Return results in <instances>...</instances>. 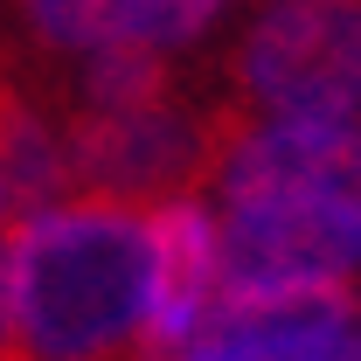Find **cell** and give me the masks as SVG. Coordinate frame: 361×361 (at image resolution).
<instances>
[{"instance_id":"6da1fadb","label":"cell","mask_w":361,"mask_h":361,"mask_svg":"<svg viewBox=\"0 0 361 361\" xmlns=\"http://www.w3.org/2000/svg\"><path fill=\"white\" fill-rule=\"evenodd\" d=\"M7 355L0 361H139L153 313V209L70 195L0 223Z\"/></svg>"},{"instance_id":"7a4b0ae2","label":"cell","mask_w":361,"mask_h":361,"mask_svg":"<svg viewBox=\"0 0 361 361\" xmlns=\"http://www.w3.org/2000/svg\"><path fill=\"white\" fill-rule=\"evenodd\" d=\"M236 126L243 111H180L174 97L133 111H84L70 126V188L133 209L180 202L216 180Z\"/></svg>"},{"instance_id":"3957f363","label":"cell","mask_w":361,"mask_h":361,"mask_svg":"<svg viewBox=\"0 0 361 361\" xmlns=\"http://www.w3.org/2000/svg\"><path fill=\"white\" fill-rule=\"evenodd\" d=\"M236 97L271 118L361 111V0H264L236 49Z\"/></svg>"},{"instance_id":"277c9868","label":"cell","mask_w":361,"mask_h":361,"mask_svg":"<svg viewBox=\"0 0 361 361\" xmlns=\"http://www.w3.org/2000/svg\"><path fill=\"white\" fill-rule=\"evenodd\" d=\"M361 278V195H264L223 216V299Z\"/></svg>"},{"instance_id":"5b68a950","label":"cell","mask_w":361,"mask_h":361,"mask_svg":"<svg viewBox=\"0 0 361 361\" xmlns=\"http://www.w3.org/2000/svg\"><path fill=\"white\" fill-rule=\"evenodd\" d=\"M223 202L264 195H361V126L355 118H271L236 126L223 167Z\"/></svg>"},{"instance_id":"8992f818","label":"cell","mask_w":361,"mask_h":361,"mask_svg":"<svg viewBox=\"0 0 361 361\" xmlns=\"http://www.w3.org/2000/svg\"><path fill=\"white\" fill-rule=\"evenodd\" d=\"M202 334L236 348L243 361H361L348 285H285V292L223 299Z\"/></svg>"},{"instance_id":"52a82bcc","label":"cell","mask_w":361,"mask_h":361,"mask_svg":"<svg viewBox=\"0 0 361 361\" xmlns=\"http://www.w3.org/2000/svg\"><path fill=\"white\" fill-rule=\"evenodd\" d=\"M223 306V229L188 195L153 209V313L139 334V361H167L202 341L209 313Z\"/></svg>"},{"instance_id":"ba28073f","label":"cell","mask_w":361,"mask_h":361,"mask_svg":"<svg viewBox=\"0 0 361 361\" xmlns=\"http://www.w3.org/2000/svg\"><path fill=\"white\" fill-rule=\"evenodd\" d=\"M174 90L167 49H139V42H97L84 63V104L90 111H133V104H160Z\"/></svg>"},{"instance_id":"9c48e42d","label":"cell","mask_w":361,"mask_h":361,"mask_svg":"<svg viewBox=\"0 0 361 361\" xmlns=\"http://www.w3.org/2000/svg\"><path fill=\"white\" fill-rule=\"evenodd\" d=\"M223 14V0H111L104 7V42H139V49H180Z\"/></svg>"},{"instance_id":"30bf717a","label":"cell","mask_w":361,"mask_h":361,"mask_svg":"<svg viewBox=\"0 0 361 361\" xmlns=\"http://www.w3.org/2000/svg\"><path fill=\"white\" fill-rule=\"evenodd\" d=\"M35 35L56 49H97L104 42V7L111 0H21Z\"/></svg>"},{"instance_id":"8fae6325","label":"cell","mask_w":361,"mask_h":361,"mask_svg":"<svg viewBox=\"0 0 361 361\" xmlns=\"http://www.w3.org/2000/svg\"><path fill=\"white\" fill-rule=\"evenodd\" d=\"M167 361H243V355H236V348H223V341H209V334H202V341H188V348H180V355H167Z\"/></svg>"},{"instance_id":"7c38bea8","label":"cell","mask_w":361,"mask_h":361,"mask_svg":"<svg viewBox=\"0 0 361 361\" xmlns=\"http://www.w3.org/2000/svg\"><path fill=\"white\" fill-rule=\"evenodd\" d=\"M355 341H361V299H355Z\"/></svg>"},{"instance_id":"4fadbf2b","label":"cell","mask_w":361,"mask_h":361,"mask_svg":"<svg viewBox=\"0 0 361 361\" xmlns=\"http://www.w3.org/2000/svg\"><path fill=\"white\" fill-rule=\"evenodd\" d=\"M0 223H7V188H0Z\"/></svg>"}]
</instances>
